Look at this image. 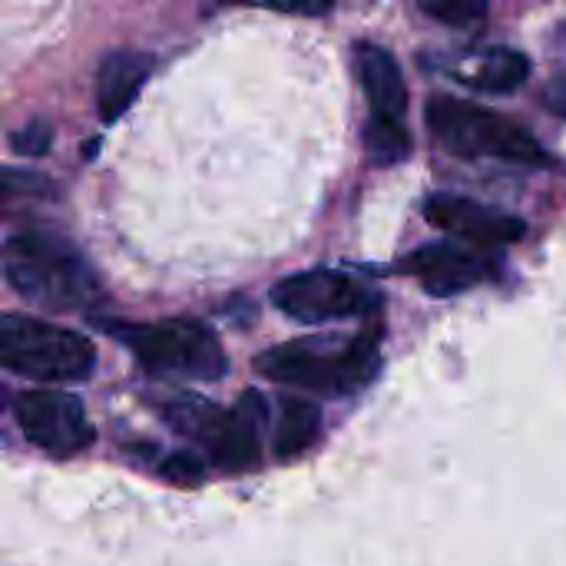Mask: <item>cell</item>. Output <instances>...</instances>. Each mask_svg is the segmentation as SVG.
Wrapping results in <instances>:
<instances>
[{
  "label": "cell",
  "instance_id": "277c9868",
  "mask_svg": "<svg viewBox=\"0 0 566 566\" xmlns=\"http://www.w3.org/2000/svg\"><path fill=\"white\" fill-rule=\"evenodd\" d=\"M428 126L448 153L464 159H504L524 166L547 163L544 146L521 123L468 99L434 96L428 103Z\"/></svg>",
  "mask_w": 566,
  "mask_h": 566
},
{
  "label": "cell",
  "instance_id": "ffe728a7",
  "mask_svg": "<svg viewBox=\"0 0 566 566\" xmlns=\"http://www.w3.org/2000/svg\"><path fill=\"white\" fill-rule=\"evenodd\" d=\"M544 103L566 119V70L551 80V86L544 90Z\"/></svg>",
  "mask_w": 566,
  "mask_h": 566
},
{
  "label": "cell",
  "instance_id": "ba28073f",
  "mask_svg": "<svg viewBox=\"0 0 566 566\" xmlns=\"http://www.w3.org/2000/svg\"><path fill=\"white\" fill-rule=\"evenodd\" d=\"M13 415L27 441L53 458H73L96 438L86 408L76 395L56 388H33L17 395Z\"/></svg>",
  "mask_w": 566,
  "mask_h": 566
},
{
  "label": "cell",
  "instance_id": "8992f818",
  "mask_svg": "<svg viewBox=\"0 0 566 566\" xmlns=\"http://www.w3.org/2000/svg\"><path fill=\"white\" fill-rule=\"evenodd\" d=\"M265 424V401L259 391H245L232 411H222L219 405H209L202 398H189L179 411V431L196 438L212 464L229 474L255 471L262 461V441L259 431Z\"/></svg>",
  "mask_w": 566,
  "mask_h": 566
},
{
  "label": "cell",
  "instance_id": "7a4b0ae2",
  "mask_svg": "<svg viewBox=\"0 0 566 566\" xmlns=\"http://www.w3.org/2000/svg\"><path fill=\"white\" fill-rule=\"evenodd\" d=\"M255 368L282 385H295L318 395H355L378 378L381 368V328H365L348 342L298 338L259 355Z\"/></svg>",
  "mask_w": 566,
  "mask_h": 566
},
{
  "label": "cell",
  "instance_id": "d6986e66",
  "mask_svg": "<svg viewBox=\"0 0 566 566\" xmlns=\"http://www.w3.org/2000/svg\"><path fill=\"white\" fill-rule=\"evenodd\" d=\"M50 146H53V126L46 119H33L13 136V149L20 156H46Z\"/></svg>",
  "mask_w": 566,
  "mask_h": 566
},
{
  "label": "cell",
  "instance_id": "ac0fdd59",
  "mask_svg": "<svg viewBox=\"0 0 566 566\" xmlns=\"http://www.w3.org/2000/svg\"><path fill=\"white\" fill-rule=\"evenodd\" d=\"M159 474L176 488H199L206 481V464L189 451H176L159 464Z\"/></svg>",
  "mask_w": 566,
  "mask_h": 566
},
{
  "label": "cell",
  "instance_id": "9a60e30c",
  "mask_svg": "<svg viewBox=\"0 0 566 566\" xmlns=\"http://www.w3.org/2000/svg\"><path fill=\"white\" fill-rule=\"evenodd\" d=\"M365 146L375 166H395L411 156V133L405 123H375L368 119Z\"/></svg>",
  "mask_w": 566,
  "mask_h": 566
},
{
  "label": "cell",
  "instance_id": "4fadbf2b",
  "mask_svg": "<svg viewBox=\"0 0 566 566\" xmlns=\"http://www.w3.org/2000/svg\"><path fill=\"white\" fill-rule=\"evenodd\" d=\"M454 76L481 93H511V90L524 86V80L531 76V60L507 46L471 50L454 66Z\"/></svg>",
  "mask_w": 566,
  "mask_h": 566
},
{
  "label": "cell",
  "instance_id": "30bf717a",
  "mask_svg": "<svg viewBox=\"0 0 566 566\" xmlns=\"http://www.w3.org/2000/svg\"><path fill=\"white\" fill-rule=\"evenodd\" d=\"M398 269L405 275H415L424 285V292H431L438 298L461 295V292L488 282L497 272V265H494L491 255L468 252V249H458L451 242L424 245V249L411 252Z\"/></svg>",
  "mask_w": 566,
  "mask_h": 566
},
{
  "label": "cell",
  "instance_id": "8fae6325",
  "mask_svg": "<svg viewBox=\"0 0 566 566\" xmlns=\"http://www.w3.org/2000/svg\"><path fill=\"white\" fill-rule=\"evenodd\" d=\"M355 70L375 123H405L408 90L398 60L378 43H355Z\"/></svg>",
  "mask_w": 566,
  "mask_h": 566
},
{
  "label": "cell",
  "instance_id": "7c38bea8",
  "mask_svg": "<svg viewBox=\"0 0 566 566\" xmlns=\"http://www.w3.org/2000/svg\"><path fill=\"white\" fill-rule=\"evenodd\" d=\"M156 60L139 50H113L103 56L96 70V113L103 123H116L133 106Z\"/></svg>",
  "mask_w": 566,
  "mask_h": 566
},
{
  "label": "cell",
  "instance_id": "3957f363",
  "mask_svg": "<svg viewBox=\"0 0 566 566\" xmlns=\"http://www.w3.org/2000/svg\"><path fill=\"white\" fill-rule=\"evenodd\" d=\"M103 328L123 342L136 361L166 378H189V381H216L226 375V352L212 328L192 318H169L153 325H126V322H103Z\"/></svg>",
  "mask_w": 566,
  "mask_h": 566
},
{
  "label": "cell",
  "instance_id": "6da1fadb",
  "mask_svg": "<svg viewBox=\"0 0 566 566\" xmlns=\"http://www.w3.org/2000/svg\"><path fill=\"white\" fill-rule=\"evenodd\" d=\"M3 275L20 298L50 312H80L99 298V282L80 249L43 229L7 239Z\"/></svg>",
  "mask_w": 566,
  "mask_h": 566
},
{
  "label": "cell",
  "instance_id": "5b68a950",
  "mask_svg": "<svg viewBox=\"0 0 566 566\" xmlns=\"http://www.w3.org/2000/svg\"><path fill=\"white\" fill-rule=\"evenodd\" d=\"M0 361L7 371L40 385H73L93 375L96 348L80 332L27 315H3Z\"/></svg>",
  "mask_w": 566,
  "mask_h": 566
},
{
  "label": "cell",
  "instance_id": "52a82bcc",
  "mask_svg": "<svg viewBox=\"0 0 566 566\" xmlns=\"http://www.w3.org/2000/svg\"><path fill=\"white\" fill-rule=\"evenodd\" d=\"M378 292L368 289L365 282L335 272V269H308L282 279L272 289V305L305 325H322V322H338V318H355L368 315L378 308Z\"/></svg>",
  "mask_w": 566,
  "mask_h": 566
},
{
  "label": "cell",
  "instance_id": "9c48e42d",
  "mask_svg": "<svg viewBox=\"0 0 566 566\" xmlns=\"http://www.w3.org/2000/svg\"><path fill=\"white\" fill-rule=\"evenodd\" d=\"M424 219L448 232L458 235L461 242H471L478 249H501V245H514L524 239L527 222L501 212L494 206H484L478 199L468 196H451V192H434L424 202Z\"/></svg>",
  "mask_w": 566,
  "mask_h": 566
},
{
  "label": "cell",
  "instance_id": "e0dca14e",
  "mask_svg": "<svg viewBox=\"0 0 566 566\" xmlns=\"http://www.w3.org/2000/svg\"><path fill=\"white\" fill-rule=\"evenodd\" d=\"M219 7H262L275 13H292V17H328L335 0H212Z\"/></svg>",
  "mask_w": 566,
  "mask_h": 566
},
{
  "label": "cell",
  "instance_id": "5bb4252c",
  "mask_svg": "<svg viewBox=\"0 0 566 566\" xmlns=\"http://www.w3.org/2000/svg\"><path fill=\"white\" fill-rule=\"evenodd\" d=\"M322 431V411L312 401L302 398H282L279 401V424H275V458L292 461L305 454Z\"/></svg>",
  "mask_w": 566,
  "mask_h": 566
},
{
  "label": "cell",
  "instance_id": "2e32d148",
  "mask_svg": "<svg viewBox=\"0 0 566 566\" xmlns=\"http://www.w3.org/2000/svg\"><path fill=\"white\" fill-rule=\"evenodd\" d=\"M418 7L448 27H471L488 17V0H418Z\"/></svg>",
  "mask_w": 566,
  "mask_h": 566
}]
</instances>
